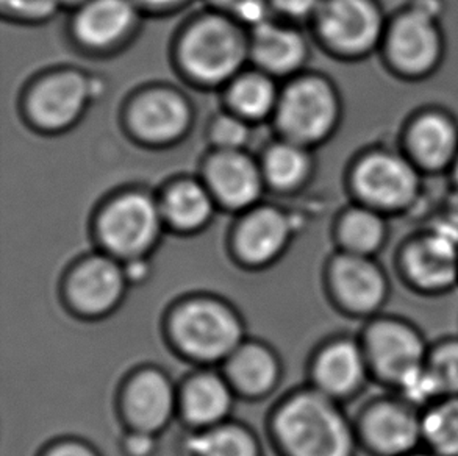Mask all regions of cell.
<instances>
[{"instance_id": "obj_11", "label": "cell", "mask_w": 458, "mask_h": 456, "mask_svg": "<svg viewBox=\"0 0 458 456\" xmlns=\"http://www.w3.org/2000/svg\"><path fill=\"white\" fill-rule=\"evenodd\" d=\"M355 428L359 443L374 456H409L421 451V411L399 395L372 401Z\"/></svg>"}, {"instance_id": "obj_34", "label": "cell", "mask_w": 458, "mask_h": 456, "mask_svg": "<svg viewBox=\"0 0 458 456\" xmlns=\"http://www.w3.org/2000/svg\"><path fill=\"white\" fill-rule=\"evenodd\" d=\"M322 0H269L271 8L286 18L301 19L315 18Z\"/></svg>"}, {"instance_id": "obj_17", "label": "cell", "mask_w": 458, "mask_h": 456, "mask_svg": "<svg viewBox=\"0 0 458 456\" xmlns=\"http://www.w3.org/2000/svg\"><path fill=\"white\" fill-rule=\"evenodd\" d=\"M138 8L133 0H89L75 10V39L88 49H113L137 27Z\"/></svg>"}, {"instance_id": "obj_5", "label": "cell", "mask_w": 458, "mask_h": 456, "mask_svg": "<svg viewBox=\"0 0 458 456\" xmlns=\"http://www.w3.org/2000/svg\"><path fill=\"white\" fill-rule=\"evenodd\" d=\"M352 188L361 205L394 215L409 210L421 194V171L405 155L377 150L352 171Z\"/></svg>"}, {"instance_id": "obj_41", "label": "cell", "mask_w": 458, "mask_h": 456, "mask_svg": "<svg viewBox=\"0 0 458 456\" xmlns=\"http://www.w3.org/2000/svg\"><path fill=\"white\" fill-rule=\"evenodd\" d=\"M451 171H453L454 183H455V186H457L458 190V156L457 160H455V163H454V166Z\"/></svg>"}, {"instance_id": "obj_20", "label": "cell", "mask_w": 458, "mask_h": 456, "mask_svg": "<svg viewBox=\"0 0 458 456\" xmlns=\"http://www.w3.org/2000/svg\"><path fill=\"white\" fill-rule=\"evenodd\" d=\"M293 234L292 217L276 207L249 211L236 230L238 255L250 265H267L284 252Z\"/></svg>"}, {"instance_id": "obj_2", "label": "cell", "mask_w": 458, "mask_h": 456, "mask_svg": "<svg viewBox=\"0 0 458 456\" xmlns=\"http://www.w3.org/2000/svg\"><path fill=\"white\" fill-rule=\"evenodd\" d=\"M250 43L233 18L205 14L180 37L177 58L188 77L205 87L229 85L242 74Z\"/></svg>"}, {"instance_id": "obj_27", "label": "cell", "mask_w": 458, "mask_h": 456, "mask_svg": "<svg viewBox=\"0 0 458 456\" xmlns=\"http://www.w3.org/2000/svg\"><path fill=\"white\" fill-rule=\"evenodd\" d=\"M232 393L223 378L204 374L192 378L182 395V411L194 426H215L229 414Z\"/></svg>"}, {"instance_id": "obj_3", "label": "cell", "mask_w": 458, "mask_h": 456, "mask_svg": "<svg viewBox=\"0 0 458 456\" xmlns=\"http://www.w3.org/2000/svg\"><path fill=\"white\" fill-rule=\"evenodd\" d=\"M341 117V102L334 85L319 75L299 77L280 93L274 114L284 139L311 148L334 133Z\"/></svg>"}, {"instance_id": "obj_4", "label": "cell", "mask_w": 458, "mask_h": 456, "mask_svg": "<svg viewBox=\"0 0 458 456\" xmlns=\"http://www.w3.org/2000/svg\"><path fill=\"white\" fill-rule=\"evenodd\" d=\"M371 376L394 389L421 369L428 361L430 345L413 322L397 316H376L366 325L360 340Z\"/></svg>"}, {"instance_id": "obj_22", "label": "cell", "mask_w": 458, "mask_h": 456, "mask_svg": "<svg viewBox=\"0 0 458 456\" xmlns=\"http://www.w3.org/2000/svg\"><path fill=\"white\" fill-rule=\"evenodd\" d=\"M174 403L173 384L158 370L140 372L125 389V414L140 432L163 430L173 418Z\"/></svg>"}, {"instance_id": "obj_1", "label": "cell", "mask_w": 458, "mask_h": 456, "mask_svg": "<svg viewBox=\"0 0 458 456\" xmlns=\"http://www.w3.org/2000/svg\"><path fill=\"white\" fill-rule=\"evenodd\" d=\"M276 435L290 456H355L357 428L321 391H304L285 401L276 416Z\"/></svg>"}, {"instance_id": "obj_8", "label": "cell", "mask_w": 458, "mask_h": 456, "mask_svg": "<svg viewBox=\"0 0 458 456\" xmlns=\"http://www.w3.org/2000/svg\"><path fill=\"white\" fill-rule=\"evenodd\" d=\"M313 19L322 44L344 58L369 55L388 27L376 0H322Z\"/></svg>"}, {"instance_id": "obj_29", "label": "cell", "mask_w": 458, "mask_h": 456, "mask_svg": "<svg viewBox=\"0 0 458 456\" xmlns=\"http://www.w3.org/2000/svg\"><path fill=\"white\" fill-rule=\"evenodd\" d=\"M422 445L437 456H458V395L441 397L421 411Z\"/></svg>"}, {"instance_id": "obj_37", "label": "cell", "mask_w": 458, "mask_h": 456, "mask_svg": "<svg viewBox=\"0 0 458 456\" xmlns=\"http://www.w3.org/2000/svg\"><path fill=\"white\" fill-rule=\"evenodd\" d=\"M140 8H148V10H157V12H165V10H173L183 5L186 0H133Z\"/></svg>"}, {"instance_id": "obj_42", "label": "cell", "mask_w": 458, "mask_h": 456, "mask_svg": "<svg viewBox=\"0 0 458 456\" xmlns=\"http://www.w3.org/2000/svg\"><path fill=\"white\" fill-rule=\"evenodd\" d=\"M409 456H437L434 455V453H430V452L428 451H418L415 452V453H411V455Z\"/></svg>"}, {"instance_id": "obj_16", "label": "cell", "mask_w": 458, "mask_h": 456, "mask_svg": "<svg viewBox=\"0 0 458 456\" xmlns=\"http://www.w3.org/2000/svg\"><path fill=\"white\" fill-rule=\"evenodd\" d=\"M371 376L360 341L340 338L322 349L313 366L316 389L335 401L347 399L363 389Z\"/></svg>"}, {"instance_id": "obj_14", "label": "cell", "mask_w": 458, "mask_h": 456, "mask_svg": "<svg viewBox=\"0 0 458 456\" xmlns=\"http://www.w3.org/2000/svg\"><path fill=\"white\" fill-rule=\"evenodd\" d=\"M204 182L229 210L252 208L267 185L260 163L244 150H215L205 163Z\"/></svg>"}, {"instance_id": "obj_30", "label": "cell", "mask_w": 458, "mask_h": 456, "mask_svg": "<svg viewBox=\"0 0 458 456\" xmlns=\"http://www.w3.org/2000/svg\"><path fill=\"white\" fill-rule=\"evenodd\" d=\"M188 451L192 456H259L254 436L236 426L207 428L190 439Z\"/></svg>"}, {"instance_id": "obj_12", "label": "cell", "mask_w": 458, "mask_h": 456, "mask_svg": "<svg viewBox=\"0 0 458 456\" xmlns=\"http://www.w3.org/2000/svg\"><path fill=\"white\" fill-rule=\"evenodd\" d=\"M94 96V83L88 75L74 69L50 72L31 88L25 108L33 122L47 131L72 127Z\"/></svg>"}, {"instance_id": "obj_32", "label": "cell", "mask_w": 458, "mask_h": 456, "mask_svg": "<svg viewBox=\"0 0 458 456\" xmlns=\"http://www.w3.org/2000/svg\"><path fill=\"white\" fill-rule=\"evenodd\" d=\"M249 123L235 113H224L213 119L208 135L215 150H244L250 138Z\"/></svg>"}, {"instance_id": "obj_25", "label": "cell", "mask_w": 458, "mask_h": 456, "mask_svg": "<svg viewBox=\"0 0 458 456\" xmlns=\"http://www.w3.org/2000/svg\"><path fill=\"white\" fill-rule=\"evenodd\" d=\"M280 93L273 75L257 69L242 72L230 81L227 102L232 113L248 122H255L276 114Z\"/></svg>"}, {"instance_id": "obj_6", "label": "cell", "mask_w": 458, "mask_h": 456, "mask_svg": "<svg viewBox=\"0 0 458 456\" xmlns=\"http://www.w3.org/2000/svg\"><path fill=\"white\" fill-rule=\"evenodd\" d=\"M175 344L199 361L229 359L242 345V327L223 303L196 299L182 305L171 322Z\"/></svg>"}, {"instance_id": "obj_9", "label": "cell", "mask_w": 458, "mask_h": 456, "mask_svg": "<svg viewBox=\"0 0 458 456\" xmlns=\"http://www.w3.org/2000/svg\"><path fill=\"white\" fill-rule=\"evenodd\" d=\"M397 272L424 296L446 294L458 286V233L437 227L411 236L397 255Z\"/></svg>"}, {"instance_id": "obj_7", "label": "cell", "mask_w": 458, "mask_h": 456, "mask_svg": "<svg viewBox=\"0 0 458 456\" xmlns=\"http://www.w3.org/2000/svg\"><path fill=\"white\" fill-rule=\"evenodd\" d=\"M438 19V14L413 4L391 21L382 43L391 69L409 79H422L438 69L445 55Z\"/></svg>"}, {"instance_id": "obj_23", "label": "cell", "mask_w": 458, "mask_h": 456, "mask_svg": "<svg viewBox=\"0 0 458 456\" xmlns=\"http://www.w3.org/2000/svg\"><path fill=\"white\" fill-rule=\"evenodd\" d=\"M215 198L205 182L182 179L167 186L160 200L165 223L180 232L205 227L215 213Z\"/></svg>"}, {"instance_id": "obj_10", "label": "cell", "mask_w": 458, "mask_h": 456, "mask_svg": "<svg viewBox=\"0 0 458 456\" xmlns=\"http://www.w3.org/2000/svg\"><path fill=\"white\" fill-rule=\"evenodd\" d=\"M163 221L158 200L146 192H124L100 213V242L116 257L140 258L154 246Z\"/></svg>"}, {"instance_id": "obj_39", "label": "cell", "mask_w": 458, "mask_h": 456, "mask_svg": "<svg viewBox=\"0 0 458 456\" xmlns=\"http://www.w3.org/2000/svg\"><path fill=\"white\" fill-rule=\"evenodd\" d=\"M246 2L248 0H211L213 5L216 6V8H221L224 12L229 13L230 16Z\"/></svg>"}, {"instance_id": "obj_33", "label": "cell", "mask_w": 458, "mask_h": 456, "mask_svg": "<svg viewBox=\"0 0 458 456\" xmlns=\"http://www.w3.org/2000/svg\"><path fill=\"white\" fill-rule=\"evenodd\" d=\"M5 18L21 22H43L62 8L60 0H0Z\"/></svg>"}, {"instance_id": "obj_40", "label": "cell", "mask_w": 458, "mask_h": 456, "mask_svg": "<svg viewBox=\"0 0 458 456\" xmlns=\"http://www.w3.org/2000/svg\"><path fill=\"white\" fill-rule=\"evenodd\" d=\"M87 2H89V0H60L62 8H75V10H79V8L85 5Z\"/></svg>"}, {"instance_id": "obj_31", "label": "cell", "mask_w": 458, "mask_h": 456, "mask_svg": "<svg viewBox=\"0 0 458 456\" xmlns=\"http://www.w3.org/2000/svg\"><path fill=\"white\" fill-rule=\"evenodd\" d=\"M426 364L443 397L458 395V338H446L430 345Z\"/></svg>"}, {"instance_id": "obj_13", "label": "cell", "mask_w": 458, "mask_h": 456, "mask_svg": "<svg viewBox=\"0 0 458 456\" xmlns=\"http://www.w3.org/2000/svg\"><path fill=\"white\" fill-rule=\"evenodd\" d=\"M328 283L351 315L376 317L390 297V278L372 257L338 253L328 267Z\"/></svg>"}, {"instance_id": "obj_28", "label": "cell", "mask_w": 458, "mask_h": 456, "mask_svg": "<svg viewBox=\"0 0 458 456\" xmlns=\"http://www.w3.org/2000/svg\"><path fill=\"white\" fill-rule=\"evenodd\" d=\"M260 165L267 185L279 191L296 190L311 173L309 148L288 139L267 148Z\"/></svg>"}, {"instance_id": "obj_24", "label": "cell", "mask_w": 458, "mask_h": 456, "mask_svg": "<svg viewBox=\"0 0 458 456\" xmlns=\"http://www.w3.org/2000/svg\"><path fill=\"white\" fill-rule=\"evenodd\" d=\"M386 215L366 205L351 207L341 215L336 225V238L341 252L376 258L388 241Z\"/></svg>"}, {"instance_id": "obj_21", "label": "cell", "mask_w": 458, "mask_h": 456, "mask_svg": "<svg viewBox=\"0 0 458 456\" xmlns=\"http://www.w3.org/2000/svg\"><path fill=\"white\" fill-rule=\"evenodd\" d=\"M249 43L250 58L260 71L273 77L298 72L309 58V46L301 31L271 19L255 27Z\"/></svg>"}, {"instance_id": "obj_35", "label": "cell", "mask_w": 458, "mask_h": 456, "mask_svg": "<svg viewBox=\"0 0 458 456\" xmlns=\"http://www.w3.org/2000/svg\"><path fill=\"white\" fill-rule=\"evenodd\" d=\"M155 445L152 433L135 430L125 438V452L131 456H150L155 452Z\"/></svg>"}, {"instance_id": "obj_26", "label": "cell", "mask_w": 458, "mask_h": 456, "mask_svg": "<svg viewBox=\"0 0 458 456\" xmlns=\"http://www.w3.org/2000/svg\"><path fill=\"white\" fill-rule=\"evenodd\" d=\"M230 382L249 397L267 394L279 378L273 351L260 344H242L227 363Z\"/></svg>"}, {"instance_id": "obj_15", "label": "cell", "mask_w": 458, "mask_h": 456, "mask_svg": "<svg viewBox=\"0 0 458 456\" xmlns=\"http://www.w3.org/2000/svg\"><path fill=\"white\" fill-rule=\"evenodd\" d=\"M127 119L140 139L161 146L185 135L192 112L182 94L169 88H152L131 102Z\"/></svg>"}, {"instance_id": "obj_36", "label": "cell", "mask_w": 458, "mask_h": 456, "mask_svg": "<svg viewBox=\"0 0 458 456\" xmlns=\"http://www.w3.org/2000/svg\"><path fill=\"white\" fill-rule=\"evenodd\" d=\"M47 456H98L87 445L79 443H66V444L56 445L47 453Z\"/></svg>"}, {"instance_id": "obj_19", "label": "cell", "mask_w": 458, "mask_h": 456, "mask_svg": "<svg viewBox=\"0 0 458 456\" xmlns=\"http://www.w3.org/2000/svg\"><path fill=\"white\" fill-rule=\"evenodd\" d=\"M125 280L124 269L112 258H88L69 278V299L79 311L104 315L118 305L124 294Z\"/></svg>"}, {"instance_id": "obj_38", "label": "cell", "mask_w": 458, "mask_h": 456, "mask_svg": "<svg viewBox=\"0 0 458 456\" xmlns=\"http://www.w3.org/2000/svg\"><path fill=\"white\" fill-rule=\"evenodd\" d=\"M125 277L131 282H141L148 274H149V267L146 266L141 258L131 259V263L127 266V269H124Z\"/></svg>"}, {"instance_id": "obj_18", "label": "cell", "mask_w": 458, "mask_h": 456, "mask_svg": "<svg viewBox=\"0 0 458 456\" xmlns=\"http://www.w3.org/2000/svg\"><path fill=\"white\" fill-rule=\"evenodd\" d=\"M405 142L409 158L420 171L453 169L458 156V125L441 112H426L410 123Z\"/></svg>"}]
</instances>
